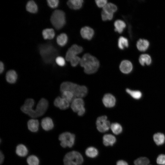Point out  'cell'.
Instances as JSON below:
<instances>
[{
	"label": "cell",
	"instance_id": "42",
	"mask_svg": "<svg viewBox=\"0 0 165 165\" xmlns=\"http://www.w3.org/2000/svg\"><path fill=\"white\" fill-rule=\"evenodd\" d=\"M116 165H128L127 163L123 160H119L118 161Z\"/></svg>",
	"mask_w": 165,
	"mask_h": 165
},
{
	"label": "cell",
	"instance_id": "28",
	"mask_svg": "<svg viewBox=\"0 0 165 165\" xmlns=\"http://www.w3.org/2000/svg\"><path fill=\"white\" fill-rule=\"evenodd\" d=\"M26 10L29 12L35 13L38 11V7L35 3L32 0L29 1L26 5Z\"/></svg>",
	"mask_w": 165,
	"mask_h": 165
},
{
	"label": "cell",
	"instance_id": "24",
	"mask_svg": "<svg viewBox=\"0 0 165 165\" xmlns=\"http://www.w3.org/2000/svg\"><path fill=\"white\" fill-rule=\"evenodd\" d=\"M139 61L142 65L144 66L145 64L149 65L151 63L152 59L148 54H142L140 56Z\"/></svg>",
	"mask_w": 165,
	"mask_h": 165
},
{
	"label": "cell",
	"instance_id": "6",
	"mask_svg": "<svg viewBox=\"0 0 165 165\" xmlns=\"http://www.w3.org/2000/svg\"><path fill=\"white\" fill-rule=\"evenodd\" d=\"M83 161V158L81 154L75 151H72L67 153L63 159L64 165H81Z\"/></svg>",
	"mask_w": 165,
	"mask_h": 165
},
{
	"label": "cell",
	"instance_id": "44",
	"mask_svg": "<svg viewBox=\"0 0 165 165\" xmlns=\"http://www.w3.org/2000/svg\"><path fill=\"white\" fill-rule=\"evenodd\" d=\"M4 65L2 62H0V73L2 74L4 71Z\"/></svg>",
	"mask_w": 165,
	"mask_h": 165
},
{
	"label": "cell",
	"instance_id": "1",
	"mask_svg": "<svg viewBox=\"0 0 165 165\" xmlns=\"http://www.w3.org/2000/svg\"><path fill=\"white\" fill-rule=\"evenodd\" d=\"M34 104V101L33 99H27L21 107L20 109L24 113L34 118L43 115L46 112L49 106L48 101L44 98H42L39 100L36 109L33 110L31 107Z\"/></svg>",
	"mask_w": 165,
	"mask_h": 165
},
{
	"label": "cell",
	"instance_id": "3",
	"mask_svg": "<svg viewBox=\"0 0 165 165\" xmlns=\"http://www.w3.org/2000/svg\"><path fill=\"white\" fill-rule=\"evenodd\" d=\"M61 93L65 91H69L74 94L75 98L85 97L88 93L87 88L84 86H80L70 82H64L60 86Z\"/></svg>",
	"mask_w": 165,
	"mask_h": 165
},
{
	"label": "cell",
	"instance_id": "34",
	"mask_svg": "<svg viewBox=\"0 0 165 165\" xmlns=\"http://www.w3.org/2000/svg\"><path fill=\"white\" fill-rule=\"evenodd\" d=\"M149 160L146 157H141L136 159L134 162L135 165H149Z\"/></svg>",
	"mask_w": 165,
	"mask_h": 165
},
{
	"label": "cell",
	"instance_id": "8",
	"mask_svg": "<svg viewBox=\"0 0 165 165\" xmlns=\"http://www.w3.org/2000/svg\"><path fill=\"white\" fill-rule=\"evenodd\" d=\"M84 102L82 98H76L71 103V107L72 111L77 112L79 116H83L85 112Z\"/></svg>",
	"mask_w": 165,
	"mask_h": 165
},
{
	"label": "cell",
	"instance_id": "39",
	"mask_svg": "<svg viewBox=\"0 0 165 165\" xmlns=\"http://www.w3.org/2000/svg\"><path fill=\"white\" fill-rule=\"evenodd\" d=\"M47 2L49 6L53 8L57 7L59 3L58 0H48Z\"/></svg>",
	"mask_w": 165,
	"mask_h": 165
},
{
	"label": "cell",
	"instance_id": "31",
	"mask_svg": "<svg viewBox=\"0 0 165 165\" xmlns=\"http://www.w3.org/2000/svg\"><path fill=\"white\" fill-rule=\"evenodd\" d=\"M110 128L113 133L116 135L120 134L122 131L121 126L117 123H112L111 125Z\"/></svg>",
	"mask_w": 165,
	"mask_h": 165
},
{
	"label": "cell",
	"instance_id": "17",
	"mask_svg": "<svg viewBox=\"0 0 165 165\" xmlns=\"http://www.w3.org/2000/svg\"><path fill=\"white\" fill-rule=\"evenodd\" d=\"M103 143L105 146H112L115 143L116 139L111 134H106L103 138Z\"/></svg>",
	"mask_w": 165,
	"mask_h": 165
},
{
	"label": "cell",
	"instance_id": "10",
	"mask_svg": "<svg viewBox=\"0 0 165 165\" xmlns=\"http://www.w3.org/2000/svg\"><path fill=\"white\" fill-rule=\"evenodd\" d=\"M83 48L81 46L76 44L72 45L67 50L65 55V59L69 61L73 57L78 56L83 51Z\"/></svg>",
	"mask_w": 165,
	"mask_h": 165
},
{
	"label": "cell",
	"instance_id": "36",
	"mask_svg": "<svg viewBox=\"0 0 165 165\" xmlns=\"http://www.w3.org/2000/svg\"><path fill=\"white\" fill-rule=\"evenodd\" d=\"M81 59V58L77 56L72 58L69 62L72 66L75 67L80 64Z\"/></svg>",
	"mask_w": 165,
	"mask_h": 165
},
{
	"label": "cell",
	"instance_id": "13",
	"mask_svg": "<svg viewBox=\"0 0 165 165\" xmlns=\"http://www.w3.org/2000/svg\"><path fill=\"white\" fill-rule=\"evenodd\" d=\"M102 102L105 106L107 108L114 107L116 104L115 97L110 94H107L104 95L102 99Z\"/></svg>",
	"mask_w": 165,
	"mask_h": 165
},
{
	"label": "cell",
	"instance_id": "22",
	"mask_svg": "<svg viewBox=\"0 0 165 165\" xmlns=\"http://www.w3.org/2000/svg\"><path fill=\"white\" fill-rule=\"evenodd\" d=\"M28 152V149L24 145L20 144L16 147V153L18 156L22 157L25 156L27 155Z\"/></svg>",
	"mask_w": 165,
	"mask_h": 165
},
{
	"label": "cell",
	"instance_id": "25",
	"mask_svg": "<svg viewBox=\"0 0 165 165\" xmlns=\"http://www.w3.org/2000/svg\"><path fill=\"white\" fill-rule=\"evenodd\" d=\"M153 139L157 145H160L164 143L165 136L163 134L161 133H158L153 135Z\"/></svg>",
	"mask_w": 165,
	"mask_h": 165
},
{
	"label": "cell",
	"instance_id": "19",
	"mask_svg": "<svg viewBox=\"0 0 165 165\" xmlns=\"http://www.w3.org/2000/svg\"><path fill=\"white\" fill-rule=\"evenodd\" d=\"M117 9V7L116 5L109 2L102 8V11L108 14L114 15V13L116 12Z\"/></svg>",
	"mask_w": 165,
	"mask_h": 165
},
{
	"label": "cell",
	"instance_id": "4",
	"mask_svg": "<svg viewBox=\"0 0 165 165\" xmlns=\"http://www.w3.org/2000/svg\"><path fill=\"white\" fill-rule=\"evenodd\" d=\"M39 51L43 61L47 63H52L57 53L56 50L49 44L42 45L39 48Z\"/></svg>",
	"mask_w": 165,
	"mask_h": 165
},
{
	"label": "cell",
	"instance_id": "16",
	"mask_svg": "<svg viewBox=\"0 0 165 165\" xmlns=\"http://www.w3.org/2000/svg\"><path fill=\"white\" fill-rule=\"evenodd\" d=\"M83 1L82 0H69L67 4L70 9L74 10H78L82 7Z\"/></svg>",
	"mask_w": 165,
	"mask_h": 165
},
{
	"label": "cell",
	"instance_id": "26",
	"mask_svg": "<svg viewBox=\"0 0 165 165\" xmlns=\"http://www.w3.org/2000/svg\"><path fill=\"white\" fill-rule=\"evenodd\" d=\"M55 32L52 28H46L42 31V35L44 39H52L55 36Z\"/></svg>",
	"mask_w": 165,
	"mask_h": 165
},
{
	"label": "cell",
	"instance_id": "37",
	"mask_svg": "<svg viewBox=\"0 0 165 165\" xmlns=\"http://www.w3.org/2000/svg\"><path fill=\"white\" fill-rule=\"evenodd\" d=\"M101 17L102 20L106 21L111 20L113 17V15L108 14L102 10L101 12Z\"/></svg>",
	"mask_w": 165,
	"mask_h": 165
},
{
	"label": "cell",
	"instance_id": "30",
	"mask_svg": "<svg viewBox=\"0 0 165 165\" xmlns=\"http://www.w3.org/2000/svg\"><path fill=\"white\" fill-rule=\"evenodd\" d=\"M85 153L88 157L94 158L98 155V151L96 148L93 147H90L86 149Z\"/></svg>",
	"mask_w": 165,
	"mask_h": 165
},
{
	"label": "cell",
	"instance_id": "2",
	"mask_svg": "<svg viewBox=\"0 0 165 165\" xmlns=\"http://www.w3.org/2000/svg\"><path fill=\"white\" fill-rule=\"evenodd\" d=\"M79 64L84 68L85 73L88 74H91L96 72L100 65L98 59L88 53H86L83 55Z\"/></svg>",
	"mask_w": 165,
	"mask_h": 165
},
{
	"label": "cell",
	"instance_id": "20",
	"mask_svg": "<svg viewBox=\"0 0 165 165\" xmlns=\"http://www.w3.org/2000/svg\"><path fill=\"white\" fill-rule=\"evenodd\" d=\"M17 75L16 71L13 70H11L6 73V79L7 81L10 83H15L16 81Z\"/></svg>",
	"mask_w": 165,
	"mask_h": 165
},
{
	"label": "cell",
	"instance_id": "15",
	"mask_svg": "<svg viewBox=\"0 0 165 165\" xmlns=\"http://www.w3.org/2000/svg\"><path fill=\"white\" fill-rule=\"evenodd\" d=\"M41 125L43 129L46 131L52 130L54 127L53 122L49 117H46L42 119Z\"/></svg>",
	"mask_w": 165,
	"mask_h": 165
},
{
	"label": "cell",
	"instance_id": "40",
	"mask_svg": "<svg viewBox=\"0 0 165 165\" xmlns=\"http://www.w3.org/2000/svg\"><path fill=\"white\" fill-rule=\"evenodd\" d=\"M56 63L59 66H63L65 64L64 59L61 57H58L55 59Z\"/></svg>",
	"mask_w": 165,
	"mask_h": 165
},
{
	"label": "cell",
	"instance_id": "12",
	"mask_svg": "<svg viewBox=\"0 0 165 165\" xmlns=\"http://www.w3.org/2000/svg\"><path fill=\"white\" fill-rule=\"evenodd\" d=\"M54 105L55 106L61 110H65L68 108L70 103L62 97H58L54 100Z\"/></svg>",
	"mask_w": 165,
	"mask_h": 165
},
{
	"label": "cell",
	"instance_id": "32",
	"mask_svg": "<svg viewBox=\"0 0 165 165\" xmlns=\"http://www.w3.org/2000/svg\"><path fill=\"white\" fill-rule=\"evenodd\" d=\"M61 93V97L71 103L75 98V96L72 92L69 91H64Z\"/></svg>",
	"mask_w": 165,
	"mask_h": 165
},
{
	"label": "cell",
	"instance_id": "11",
	"mask_svg": "<svg viewBox=\"0 0 165 165\" xmlns=\"http://www.w3.org/2000/svg\"><path fill=\"white\" fill-rule=\"evenodd\" d=\"M80 33L81 37L83 38L90 40L94 36V31L91 28L86 26L81 28Z\"/></svg>",
	"mask_w": 165,
	"mask_h": 165
},
{
	"label": "cell",
	"instance_id": "29",
	"mask_svg": "<svg viewBox=\"0 0 165 165\" xmlns=\"http://www.w3.org/2000/svg\"><path fill=\"white\" fill-rule=\"evenodd\" d=\"M118 46L119 48L123 50L129 46L128 41L127 38L123 36H120L118 40Z\"/></svg>",
	"mask_w": 165,
	"mask_h": 165
},
{
	"label": "cell",
	"instance_id": "23",
	"mask_svg": "<svg viewBox=\"0 0 165 165\" xmlns=\"http://www.w3.org/2000/svg\"><path fill=\"white\" fill-rule=\"evenodd\" d=\"M114 30L119 33H121L126 27L125 22L121 20H117L114 23Z\"/></svg>",
	"mask_w": 165,
	"mask_h": 165
},
{
	"label": "cell",
	"instance_id": "43",
	"mask_svg": "<svg viewBox=\"0 0 165 165\" xmlns=\"http://www.w3.org/2000/svg\"><path fill=\"white\" fill-rule=\"evenodd\" d=\"M4 159V156L2 152L0 151V163L1 164L2 163Z\"/></svg>",
	"mask_w": 165,
	"mask_h": 165
},
{
	"label": "cell",
	"instance_id": "27",
	"mask_svg": "<svg viewBox=\"0 0 165 165\" xmlns=\"http://www.w3.org/2000/svg\"><path fill=\"white\" fill-rule=\"evenodd\" d=\"M68 41V37L67 35L64 33H62L58 35L57 38V44L61 46H64L67 43Z\"/></svg>",
	"mask_w": 165,
	"mask_h": 165
},
{
	"label": "cell",
	"instance_id": "33",
	"mask_svg": "<svg viewBox=\"0 0 165 165\" xmlns=\"http://www.w3.org/2000/svg\"><path fill=\"white\" fill-rule=\"evenodd\" d=\"M27 162L28 165H39V161L37 156L31 155L27 158Z\"/></svg>",
	"mask_w": 165,
	"mask_h": 165
},
{
	"label": "cell",
	"instance_id": "45",
	"mask_svg": "<svg viewBox=\"0 0 165 165\" xmlns=\"http://www.w3.org/2000/svg\"></svg>",
	"mask_w": 165,
	"mask_h": 165
},
{
	"label": "cell",
	"instance_id": "14",
	"mask_svg": "<svg viewBox=\"0 0 165 165\" xmlns=\"http://www.w3.org/2000/svg\"><path fill=\"white\" fill-rule=\"evenodd\" d=\"M133 69V65L130 61L127 60L122 61L119 65L120 71L124 74L130 73Z\"/></svg>",
	"mask_w": 165,
	"mask_h": 165
},
{
	"label": "cell",
	"instance_id": "5",
	"mask_svg": "<svg viewBox=\"0 0 165 165\" xmlns=\"http://www.w3.org/2000/svg\"><path fill=\"white\" fill-rule=\"evenodd\" d=\"M50 20L53 26L57 29H60L66 23L65 13L62 10H56L52 13Z\"/></svg>",
	"mask_w": 165,
	"mask_h": 165
},
{
	"label": "cell",
	"instance_id": "9",
	"mask_svg": "<svg viewBox=\"0 0 165 165\" xmlns=\"http://www.w3.org/2000/svg\"><path fill=\"white\" fill-rule=\"evenodd\" d=\"M96 125L97 130L102 133L108 131L111 125L110 122L107 120V117L106 116L98 117L96 120Z\"/></svg>",
	"mask_w": 165,
	"mask_h": 165
},
{
	"label": "cell",
	"instance_id": "18",
	"mask_svg": "<svg viewBox=\"0 0 165 165\" xmlns=\"http://www.w3.org/2000/svg\"><path fill=\"white\" fill-rule=\"evenodd\" d=\"M39 123L38 120L31 119L29 120L27 123L28 130L33 132H37L38 130Z\"/></svg>",
	"mask_w": 165,
	"mask_h": 165
},
{
	"label": "cell",
	"instance_id": "38",
	"mask_svg": "<svg viewBox=\"0 0 165 165\" xmlns=\"http://www.w3.org/2000/svg\"><path fill=\"white\" fill-rule=\"evenodd\" d=\"M156 162L159 165H165V155H159L157 158Z\"/></svg>",
	"mask_w": 165,
	"mask_h": 165
},
{
	"label": "cell",
	"instance_id": "35",
	"mask_svg": "<svg viewBox=\"0 0 165 165\" xmlns=\"http://www.w3.org/2000/svg\"><path fill=\"white\" fill-rule=\"evenodd\" d=\"M126 91L132 97L135 99H139L141 98L142 96V94L139 91L133 90L129 89H127Z\"/></svg>",
	"mask_w": 165,
	"mask_h": 165
},
{
	"label": "cell",
	"instance_id": "7",
	"mask_svg": "<svg viewBox=\"0 0 165 165\" xmlns=\"http://www.w3.org/2000/svg\"><path fill=\"white\" fill-rule=\"evenodd\" d=\"M75 136L69 132H65L61 134L59 136L60 145L63 148H71L74 145Z\"/></svg>",
	"mask_w": 165,
	"mask_h": 165
},
{
	"label": "cell",
	"instance_id": "21",
	"mask_svg": "<svg viewBox=\"0 0 165 165\" xmlns=\"http://www.w3.org/2000/svg\"><path fill=\"white\" fill-rule=\"evenodd\" d=\"M149 43L146 39H140L137 42V47L140 51H144L149 47Z\"/></svg>",
	"mask_w": 165,
	"mask_h": 165
},
{
	"label": "cell",
	"instance_id": "41",
	"mask_svg": "<svg viewBox=\"0 0 165 165\" xmlns=\"http://www.w3.org/2000/svg\"><path fill=\"white\" fill-rule=\"evenodd\" d=\"M106 0H96L95 1L96 5L99 8H103L108 3Z\"/></svg>",
	"mask_w": 165,
	"mask_h": 165
}]
</instances>
